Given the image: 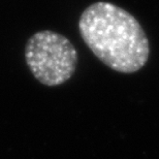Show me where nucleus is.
Returning a JSON list of instances; mask_svg holds the SVG:
<instances>
[{"label": "nucleus", "instance_id": "nucleus-1", "mask_svg": "<svg viewBox=\"0 0 159 159\" xmlns=\"http://www.w3.org/2000/svg\"><path fill=\"white\" fill-rule=\"evenodd\" d=\"M85 43L103 64L122 74L144 67L150 55L148 37L139 21L120 6L95 2L79 21Z\"/></svg>", "mask_w": 159, "mask_h": 159}, {"label": "nucleus", "instance_id": "nucleus-2", "mask_svg": "<svg viewBox=\"0 0 159 159\" xmlns=\"http://www.w3.org/2000/svg\"><path fill=\"white\" fill-rule=\"evenodd\" d=\"M25 59L37 81L43 85L59 86L75 74L78 53L69 39L50 30L39 31L28 39Z\"/></svg>", "mask_w": 159, "mask_h": 159}]
</instances>
